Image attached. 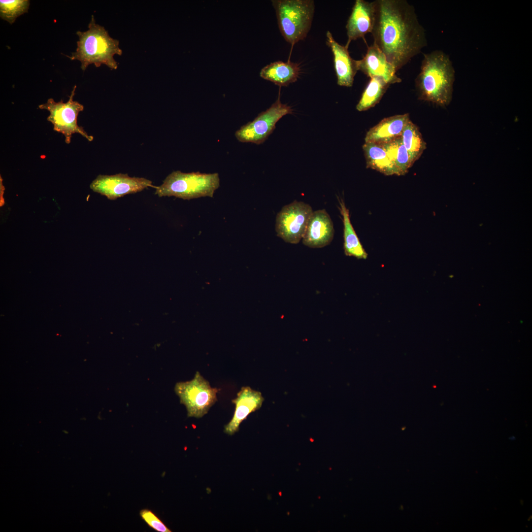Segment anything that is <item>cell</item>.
I'll return each mask as SVG.
<instances>
[{
	"label": "cell",
	"mask_w": 532,
	"mask_h": 532,
	"mask_svg": "<svg viewBox=\"0 0 532 532\" xmlns=\"http://www.w3.org/2000/svg\"><path fill=\"white\" fill-rule=\"evenodd\" d=\"M380 144L383 147L389 159L397 168L399 175H403L406 174L413 164L402 142L401 136Z\"/></svg>",
	"instance_id": "7402d4cb"
},
{
	"label": "cell",
	"mask_w": 532,
	"mask_h": 532,
	"mask_svg": "<svg viewBox=\"0 0 532 532\" xmlns=\"http://www.w3.org/2000/svg\"><path fill=\"white\" fill-rule=\"evenodd\" d=\"M279 30L294 45L304 39L310 29L314 13L312 0H273Z\"/></svg>",
	"instance_id": "5b68a950"
},
{
	"label": "cell",
	"mask_w": 532,
	"mask_h": 532,
	"mask_svg": "<svg viewBox=\"0 0 532 532\" xmlns=\"http://www.w3.org/2000/svg\"><path fill=\"white\" fill-rule=\"evenodd\" d=\"M375 19L374 1L356 0L346 25L348 40L345 46L348 48L352 41L364 38L366 33H371Z\"/></svg>",
	"instance_id": "8fae6325"
},
{
	"label": "cell",
	"mask_w": 532,
	"mask_h": 532,
	"mask_svg": "<svg viewBox=\"0 0 532 532\" xmlns=\"http://www.w3.org/2000/svg\"><path fill=\"white\" fill-rule=\"evenodd\" d=\"M334 235L332 221L325 209L313 211L302 237L304 245L312 248L324 247Z\"/></svg>",
	"instance_id": "7c38bea8"
},
{
	"label": "cell",
	"mask_w": 532,
	"mask_h": 532,
	"mask_svg": "<svg viewBox=\"0 0 532 532\" xmlns=\"http://www.w3.org/2000/svg\"><path fill=\"white\" fill-rule=\"evenodd\" d=\"M357 61L358 70L370 78L381 77L390 85L401 82V79L396 75L394 67L374 43L368 46L363 59Z\"/></svg>",
	"instance_id": "4fadbf2b"
},
{
	"label": "cell",
	"mask_w": 532,
	"mask_h": 532,
	"mask_svg": "<svg viewBox=\"0 0 532 532\" xmlns=\"http://www.w3.org/2000/svg\"><path fill=\"white\" fill-rule=\"evenodd\" d=\"M373 43L396 71L427 45L414 6L405 0H377Z\"/></svg>",
	"instance_id": "6da1fadb"
},
{
	"label": "cell",
	"mask_w": 532,
	"mask_h": 532,
	"mask_svg": "<svg viewBox=\"0 0 532 532\" xmlns=\"http://www.w3.org/2000/svg\"><path fill=\"white\" fill-rule=\"evenodd\" d=\"M326 37L327 44L333 56L337 84L341 86L352 87L354 77L358 70L357 61L351 57L348 48L335 40L330 31L327 32Z\"/></svg>",
	"instance_id": "9a60e30c"
},
{
	"label": "cell",
	"mask_w": 532,
	"mask_h": 532,
	"mask_svg": "<svg viewBox=\"0 0 532 532\" xmlns=\"http://www.w3.org/2000/svg\"><path fill=\"white\" fill-rule=\"evenodd\" d=\"M312 212L309 204L296 200L284 206L276 217L277 235L286 242L298 244L302 239Z\"/></svg>",
	"instance_id": "9c48e42d"
},
{
	"label": "cell",
	"mask_w": 532,
	"mask_h": 532,
	"mask_svg": "<svg viewBox=\"0 0 532 532\" xmlns=\"http://www.w3.org/2000/svg\"><path fill=\"white\" fill-rule=\"evenodd\" d=\"M292 113L291 107L282 103L279 96L269 108L237 130L235 136L241 142L262 144L272 133L277 122L284 116Z\"/></svg>",
	"instance_id": "ba28073f"
},
{
	"label": "cell",
	"mask_w": 532,
	"mask_h": 532,
	"mask_svg": "<svg viewBox=\"0 0 532 532\" xmlns=\"http://www.w3.org/2000/svg\"><path fill=\"white\" fill-rule=\"evenodd\" d=\"M409 120L408 113L385 118L367 132L365 142L383 144L400 137Z\"/></svg>",
	"instance_id": "2e32d148"
},
{
	"label": "cell",
	"mask_w": 532,
	"mask_h": 532,
	"mask_svg": "<svg viewBox=\"0 0 532 532\" xmlns=\"http://www.w3.org/2000/svg\"><path fill=\"white\" fill-rule=\"evenodd\" d=\"M218 173L183 172L179 170L170 173L163 184L156 187L155 194L160 197H175L183 200L200 197L213 198L220 186Z\"/></svg>",
	"instance_id": "277c9868"
},
{
	"label": "cell",
	"mask_w": 532,
	"mask_h": 532,
	"mask_svg": "<svg viewBox=\"0 0 532 532\" xmlns=\"http://www.w3.org/2000/svg\"><path fill=\"white\" fill-rule=\"evenodd\" d=\"M370 78L356 105V109L359 111H366L374 107L380 101L390 85L381 77H373Z\"/></svg>",
	"instance_id": "ffe728a7"
},
{
	"label": "cell",
	"mask_w": 532,
	"mask_h": 532,
	"mask_svg": "<svg viewBox=\"0 0 532 532\" xmlns=\"http://www.w3.org/2000/svg\"><path fill=\"white\" fill-rule=\"evenodd\" d=\"M402 142L414 164L426 148V143L418 127L410 120L405 125L401 135Z\"/></svg>",
	"instance_id": "44dd1931"
},
{
	"label": "cell",
	"mask_w": 532,
	"mask_h": 532,
	"mask_svg": "<svg viewBox=\"0 0 532 532\" xmlns=\"http://www.w3.org/2000/svg\"><path fill=\"white\" fill-rule=\"evenodd\" d=\"M174 391L186 407L189 417L201 418L217 399V389L211 387L199 371L191 380L176 383Z\"/></svg>",
	"instance_id": "8992f818"
},
{
	"label": "cell",
	"mask_w": 532,
	"mask_h": 532,
	"mask_svg": "<svg viewBox=\"0 0 532 532\" xmlns=\"http://www.w3.org/2000/svg\"><path fill=\"white\" fill-rule=\"evenodd\" d=\"M363 150L367 168L374 169L386 175H399L397 168L380 144L365 142Z\"/></svg>",
	"instance_id": "ac0fdd59"
},
{
	"label": "cell",
	"mask_w": 532,
	"mask_h": 532,
	"mask_svg": "<svg viewBox=\"0 0 532 532\" xmlns=\"http://www.w3.org/2000/svg\"><path fill=\"white\" fill-rule=\"evenodd\" d=\"M455 70L449 57L441 50L424 54L415 86L420 100L440 106L450 103Z\"/></svg>",
	"instance_id": "7a4b0ae2"
},
{
	"label": "cell",
	"mask_w": 532,
	"mask_h": 532,
	"mask_svg": "<svg viewBox=\"0 0 532 532\" xmlns=\"http://www.w3.org/2000/svg\"><path fill=\"white\" fill-rule=\"evenodd\" d=\"M141 519L147 525L158 532H171L165 523L154 513L148 509H143L140 511Z\"/></svg>",
	"instance_id": "cb8c5ba5"
},
{
	"label": "cell",
	"mask_w": 532,
	"mask_h": 532,
	"mask_svg": "<svg viewBox=\"0 0 532 532\" xmlns=\"http://www.w3.org/2000/svg\"><path fill=\"white\" fill-rule=\"evenodd\" d=\"M339 208L342 216L343 223V248L345 254L358 259H366L367 254L361 244L360 240L351 223L349 211L343 200H338Z\"/></svg>",
	"instance_id": "d6986e66"
},
{
	"label": "cell",
	"mask_w": 532,
	"mask_h": 532,
	"mask_svg": "<svg viewBox=\"0 0 532 532\" xmlns=\"http://www.w3.org/2000/svg\"><path fill=\"white\" fill-rule=\"evenodd\" d=\"M152 182L143 177H130L127 174L99 175L90 185L94 192L115 200L126 195L134 194L149 187Z\"/></svg>",
	"instance_id": "30bf717a"
},
{
	"label": "cell",
	"mask_w": 532,
	"mask_h": 532,
	"mask_svg": "<svg viewBox=\"0 0 532 532\" xmlns=\"http://www.w3.org/2000/svg\"><path fill=\"white\" fill-rule=\"evenodd\" d=\"M264 400L261 392L248 386L242 387L236 398L232 400L235 410L231 420L225 426L224 432L233 435L237 432L241 422L250 413L260 409Z\"/></svg>",
	"instance_id": "5bb4252c"
},
{
	"label": "cell",
	"mask_w": 532,
	"mask_h": 532,
	"mask_svg": "<svg viewBox=\"0 0 532 532\" xmlns=\"http://www.w3.org/2000/svg\"><path fill=\"white\" fill-rule=\"evenodd\" d=\"M76 88L75 85L66 102L64 103L62 100L56 102L50 98L46 103L38 106L39 109H46L50 112L47 120L53 125L55 131L65 136L67 144L70 143L72 135L75 133L81 134L90 141L94 139L93 136L89 135L77 124L78 114L83 110L84 106L78 101L73 100Z\"/></svg>",
	"instance_id": "52a82bcc"
},
{
	"label": "cell",
	"mask_w": 532,
	"mask_h": 532,
	"mask_svg": "<svg viewBox=\"0 0 532 532\" xmlns=\"http://www.w3.org/2000/svg\"><path fill=\"white\" fill-rule=\"evenodd\" d=\"M76 34L79 40L76 51L72 53L71 56H67L71 60L80 61L83 71L91 64L96 67L104 65L111 69L118 68V64L114 56L122 54L119 41L111 37L103 26L96 24L93 15L88 30L84 32L77 31Z\"/></svg>",
	"instance_id": "3957f363"
},
{
	"label": "cell",
	"mask_w": 532,
	"mask_h": 532,
	"mask_svg": "<svg viewBox=\"0 0 532 532\" xmlns=\"http://www.w3.org/2000/svg\"><path fill=\"white\" fill-rule=\"evenodd\" d=\"M300 73L299 64L288 61H278L264 67L260 76L279 86H287L297 81Z\"/></svg>",
	"instance_id": "e0dca14e"
},
{
	"label": "cell",
	"mask_w": 532,
	"mask_h": 532,
	"mask_svg": "<svg viewBox=\"0 0 532 532\" xmlns=\"http://www.w3.org/2000/svg\"><path fill=\"white\" fill-rule=\"evenodd\" d=\"M29 5L28 0H0V17L12 24L18 17L28 12Z\"/></svg>",
	"instance_id": "603a6c76"
}]
</instances>
